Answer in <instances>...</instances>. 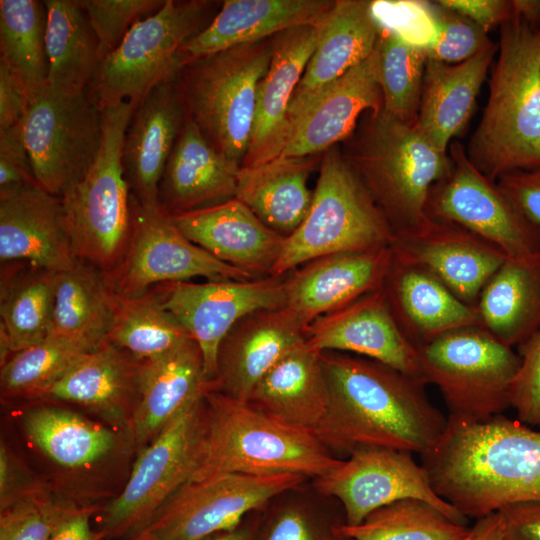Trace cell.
<instances>
[{"instance_id": "33", "label": "cell", "mask_w": 540, "mask_h": 540, "mask_svg": "<svg viewBox=\"0 0 540 540\" xmlns=\"http://www.w3.org/2000/svg\"><path fill=\"white\" fill-rule=\"evenodd\" d=\"M247 402L285 425L313 431L329 404L321 352L305 340L260 379Z\"/></svg>"}, {"instance_id": "55", "label": "cell", "mask_w": 540, "mask_h": 540, "mask_svg": "<svg viewBox=\"0 0 540 540\" xmlns=\"http://www.w3.org/2000/svg\"><path fill=\"white\" fill-rule=\"evenodd\" d=\"M31 103L23 82L0 62V130L19 124Z\"/></svg>"}, {"instance_id": "5", "label": "cell", "mask_w": 540, "mask_h": 540, "mask_svg": "<svg viewBox=\"0 0 540 540\" xmlns=\"http://www.w3.org/2000/svg\"><path fill=\"white\" fill-rule=\"evenodd\" d=\"M347 161L382 210L395 235L425 223L432 188L449 176L453 163L414 124L383 108L369 112Z\"/></svg>"}, {"instance_id": "15", "label": "cell", "mask_w": 540, "mask_h": 540, "mask_svg": "<svg viewBox=\"0 0 540 540\" xmlns=\"http://www.w3.org/2000/svg\"><path fill=\"white\" fill-rule=\"evenodd\" d=\"M131 204L132 234L127 252L118 268L106 276L117 294L138 297L156 285L197 276L208 280L256 279L191 242L161 208H144L132 195Z\"/></svg>"}, {"instance_id": "37", "label": "cell", "mask_w": 540, "mask_h": 540, "mask_svg": "<svg viewBox=\"0 0 540 540\" xmlns=\"http://www.w3.org/2000/svg\"><path fill=\"white\" fill-rule=\"evenodd\" d=\"M312 162L308 157H277L254 167H241L236 198L270 229L291 235L305 219L312 194L307 178Z\"/></svg>"}, {"instance_id": "24", "label": "cell", "mask_w": 540, "mask_h": 540, "mask_svg": "<svg viewBox=\"0 0 540 540\" xmlns=\"http://www.w3.org/2000/svg\"><path fill=\"white\" fill-rule=\"evenodd\" d=\"M170 218L191 242L255 278L269 276L285 240L236 197Z\"/></svg>"}, {"instance_id": "1", "label": "cell", "mask_w": 540, "mask_h": 540, "mask_svg": "<svg viewBox=\"0 0 540 540\" xmlns=\"http://www.w3.org/2000/svg\"><path fill=\"white\" fill-rule=\"evenodd\" d=\"M321 360L329 404L312 432L332 452L385 447L421 455L441 438L448 418L422 380L358 355L321 352Z\"/></svg>"}, {"instance_id": "13", "label": "cell", "mask_w": 540, "mask_h": 540, "mask_svg": "<svg viewBox=\"0 0 540 540\" xmlns=\"http://www.w3.org/2000/svg\"><path fill=\"white\" fill-rule=\"evenodd\" d=\"M298 474L224 473L188 481L134 537L136 540H203L240 525L244 517L299 487Z\"/></svg>"}, {"instance_id": "35", "label": "cell", "mask_w": 540, "mask_h": 540, "mask_svg": "<svg viewBox=\"0 0 540 540\" xmlns=\"http://www.w3.org/2000/svg\"><path fill=\"white\" fill-rule=\"evenodd\" d=\"M1 363L48 337L59 272L25 261L1 263Z\"/></svg>"}, {"instance_id": "60", "label": "cell", "mask_w": 540, "mask_h": 540, "mask_svg": "<svg viewBox=\"0 0 540 540\" xmlns=\"http://www.w3.org/2000/svg\"><path fill=\"white\" fill-rule=\"evenodd\" d=\"M513 14L532 25H540V0H511Z\"/></svg>"}, {"instance_id": "6", "label": "cell", "mask_w": 540, "mask_h": 540, "mask_svg": "<svg viewBox=\"0 0 540 540\" xmlns=\"http://www.w3.org/2000/svg\"><path fill=\"white\" fill-rule=\"evenodd\" d=\"M137 106L130 101L102 112L96 158L60 196L74 256L106 276L123 261L132 234L131 190L123 165L125 134Z\"/></svg>"}, {"instance_id": "14", "label": "cell", "mask_w": 540, "mask_h": 540, "mask_svg": "<svg viewBox=\"0 0 540 540\" xmlns=\"http://www.w3.org/2000/svg\"><path fill=\"white\" fill-rule=\"evenodd\" d=\"M452 171L431 190L428 217L454 222L501 249L509 258L540 251V226L528 220L497 181L481 173L459 141L450 143Z\"/></svg>"}, {"instance_id": "31", "label": "cell", "mask_w": 540, "mask_h": 540, "mask_svg": "<svg viewBox=\"0 0 540 540\" xmlns=\"http://www.w3.org/2000/svg\"><path fill=\"white\" fill-rule=\"evenodd\" d=\"M382 290L398 326L417 349L447 332L481 326L477 307L461 301L430 272L394 257Z\"/></svg>"}, {"instance_id": "40", "label": "cell", "mask_w": 540, "mask_h": 540, "mask_svg": "<svg viewBox=\"0 0 540 540\" xmlns=\"http://www.w3.org/2000/svg\"><path fill=\"white\" fill-rule=\"evenodd\" d=\"M23 424L32 442L66 468L91 466L105 458L116 444V436L109 429L54 406L29 411Z\"/></svg>"}, {"instance_id": "16", "label": "cell", "mask_w": 540, "mask_h": 540, "mask_svg": "<svg viewBox=\"0 0 540 540\" xmlns=\"http://www.w3.org/2000/svg\"><path fill=\"white\" fill-rule=\"evenodd\" d=\"M315 487L342 504L344 523L350 526L360 524L374 510L403 499L425 501L457 523L468 522L435 492L428 472L408 451L359 447L337 468L316 478Z\"/></svg>"}, {"instance_id": "52", "label": "cell", "mask_w": 540, "mask_h": 540, "mask_svg": "<svg viewBox=\"0 0 540 540\" xmlns=\"http://www.w3.org/2000/svg\"><path fill=\"white\" fill-rule=\"evenodd\" d=\"M36 182L24 142L21 122L0 130V191Z\"/></svg>"}, {"instance_id": "12", "label": "cell", "mask_w": 540, "mask_h": 540, "mask_svg": "<svg viewBox=\"0 0 540 540\" xmlns=\"http://www.w3.org/2000/svg\"><path fill=\"white\" fill-rule=\"evenodd\" d=\"M36 182L60 197L96 158L102 140V112L88 91L68 94L45 85L21 121Z\"/></svg>"}, {"instance_id": "10", "label": "cell", "mask_w": 540, "mask_h": 540, "mask_svg": "<svg viewBox=\"0 0 540 540\" xmlns=\"http://www.w3.org/2000/svg\"><path fill=\"white\" fill-rule=\"evenodd\" d=\"M208 2L165 0L134 24L100 64L87 91L100 110L130 101L136 106L182 68L183 45L204 29Z\"/></svg>"}, {"instance_id": "29", "label": "cell", "mask_w": 540, "mask_h": 540, "mask_svg": "<svg viewBox=\"0 0 540 540\" xmlns=\"http://www.w3.org/2000/svg\"><path fill=\"white\" fill-rule=\"evenodd\" d=\"M212 388L216 383L207 380L202 353L192 338L166 354L142 360L138 400L131 415L135 441L149 444Z\"/></svg>"}, {"instance_id": "21", "label": "cell", "mask_w": 540, "mask_h": 540, "mask_svg": "<svg viewBox=\"0 0 540 540\" xmlns=\"http://www.w3.org/2000/svg\"><path fill=\"white\" fill-rule=\"evenodd\" d=\"M0 260L54 272L74 265L60 197L37 182L0 191Z\"/></svg>"}, {"instance_id": "34", "label": "cell", "mask_w": 540, "mask_h": 540, "mask_svg": "<svg viewBox=\"0 0 540 540\" xmlns=\"http://www.w3.org/2000/svg\"><path fill=\"white\" fill-rule=\"evenodd\" d=\"M140 365V360L105 340L39 398L82 405L119 419L136 406Z\"/></svg>"}, {"instance_id": "30", "label": "cell", "mask_w": 540, "mask_h": 540, "mask_svg": "<svg viewBox=\"0 0 540 540\" xmlns=\"http://www.w3.org/2000/svg\"><path fill=\"white\" fill-rule=\"evenodd\" d=\"M239 170L187 118L159 184L160 208L173 216L235 198Z\"/></svg>"}, {"instance_id": "19", "label": "cell", "mask_w": 540, "mask_h": 540, "mask_svg": "<svg viewBox=\"0 0 540 540\" xmlns=\"http://www.w3.org/2000/svg\"><path fill=\"white\" fill-rule=\"evenodd\" d=\"M392 258L387 246L309 261L286 274L284 308L306 329L316 319L381 290Z\"/></svg>"}, {"instance_id": "61", "label": "cell", "mask_w": 540, "mask_h": 540, "mask_svg": "<svg viewBox=\"0 0 540 540\" xmlns=\"http://www.w3.org/2000/svg\"><path fill=\"white\" fill-rule=\"evenodd\" d=\"M255 526L241 523L237 527L212 534L203 540H254Z\"/></svg>"}, {"instance_id": "28", "label": "cell", "mask_w": 540, "mask_h": 540, "mask_svg": "<svg viewBox=\"0 0 540 540\" xmlns=\"http://www.w3.org/2000/svg\"><path fill=\"white\" fill-rule=\"evenodd\" d=\"M335 1L227 0L213 20L181 49L182 68L194 61L299 26H318ZM181 68V69H182Z\"/></svg>"}, {"instance_id": "48", "label": "cell", "mask_w": 540, "mask_h": 540, "mask_svg": "<svg viewBox=\"0 0 540 540\" xmlns=\"http://www.w3.org/2000/svg\"><path fill=\"white\" fill-rule=\"evenodd\" d=\"M437 24V40L426 50L427 57L446 64H459L494 42L488 33L467 17L432 1Z\"/></svg>"}, {"instance_id": "46", "label": "cell", "mask_w": 540, "mask_h": 540, "mask_svg": "<svg viewBox=\"0 0 540 540\" xmlns=\"http://www.w3.org/2000/svg\"><path fill=\"white\" fill-rule=\"evenodd\" d=\"M74 508L59 503L39 487H31L1 508L0 540H51Z\"/></svg>"}, {"instance_id": "18", "label": "cell", "mask_w": 540, "mask_h": 540, "mask_svg": "<svg viewBox=\"0 0 540 540\" xmlns=\"http://www.w3.org/2000/svg\"><path fill=\"white\" fill-rule=\"evenodd\" d=\"M390 248L394 259L425 269L474 307L507 259L501 249L466 228L430 217L416 229L395 235Z\"/></svg>"}, {"instance_id": "43", "label": "cell", "mask_w": 540, "mask_h": 540, "mask_svg": "<svg viewBox=\"0 0 540 540\" xmlns=\"http://www.w3.org/2000/svg\"><path fill=\"white\" fill-rule=\"evenodd\" d=\"M103 342L48 336L40 343L12 354L1 363L2 396L39 398L47 388Z\"/></svg>"}, {"instance_id": "26", "label": "cell", "mask_w": 540, "mask_h": 540, "mask_svg": "<svg viewBox=\"0 0 540 540\" xmlns=\"http://www.w3.org/2000/svg\"><path fill=\"white\" fill-rule=\"evenodd\" d=\"M319 25L288 29L272 44L270 65L257 89L254 126L242 167L267 163L284 150L291 101L315 49Z\"/></svg>"}, {"instance_id": "62", "label": "cell", "mask_w": 540, "mask_h": 540, "mask_svg": "<svg viewBox=\"0 0 540 540\" xmlns=\"http://www.w3.org/2000/svg\"><path fill=\"white\" fill-rule=\"evenodd\" d=\"M130 540H136V539L131 538Z\"/></svg>"}, {"instance_id": "27", "label": "cell", "mask_w": 540, "mask_h": 540, "mask_svg": "<svg viewBox=\"0 0 540 540\" xmlns=\"http://www.w3.org/2000/svg\"><path fill=\"white\" fill-rule=\"evenodd\" d=\"M383 108L376 50L342 75L304 111L279 157H308L348 138L365 111Z\"/></svg>"}, {"instance_id": "22", "label": "cell", "mask_w": 540, "mask_h": 540, "mask_svg": "<svg viewBox=\"0 0 540 540\" xmlns=\"http://www.w3.org/2000/svg\"><path fill=\"white\" fill-rule=\"evenodd\" d=\"M187 118L176 76L156 85L133 112L123 165L131 195L144 208H160L159 184Z\"/></svg>"}, {"instance_id": "39", "label": "cell", "mask_w": 540, "mask_h": 540, "mask_svg": "<svg viewBox=\"0 0 540 540\" xmlns=\"http://www.w3.org/2000/svg\"><path fill=\"white\" fill-rule=\"evenodd\" d=\"M117 294L94 265L76 260L59 272L48 336L103 342L114 323Z\"/></svg>"}, {"instance_id": "56", "label": "cell", "mask_w": 540, "mask_h": 540, "mask_svg": "<svg viewBox=\"0 0 540 540\" xmlns=\"http://www.w3.org/2000/svg\"><path fill=\"white\" fill-rule=\"evenodd\" d=\"M439 2L467 17L487 33L501 26L513 14L510 0H439Z\"/></svg>"}, {"instance_id": "59", "label": "cell", "mask_w": 540, "mask_h": 540, "mask_svg": "<svg viewBox=\"0 0 540 540\" xmlns=\"http://www.w3.org/2000/svg\"><path fill=\"white\" fill-rule=\"evenodd\" d=\"M503 520L498 511L476 519L462 540H502Z\"/></svg>"}, {"instance_id": "53", "label": "cell", "mask_w": 540, "mask_h": 540, "mask_svg": "<svg viewBox=\"0 0 540 540\" xmlns=\"http://www.w3.org/2000/svg\"><path fill=\"white\" fill-rule=\"evenodd\" d=\"M497 183L519 211L540 226V170L510 172Z\"/></svg>"}, {"instance_id": "9", "label": "cell", "mask_w": 540, "mask_h": 540, "mask_svg": "<svg viewBox=\"0 0 540 540\" xmlns=\"http://www.w3.org/2000/svg\"><path fill=\"white\" fill-rule=\"evenodd\" d=\"M422 378L438 387L449 418L481 422L510 406L518 353L481 326L447 332L418 348Z\"/></svg>"}, {"instance_id": "25", "label": "cell", "mask_w": 540, "mask_h": 540, "mask_svg": "<svg viewBox=\"0 0 540 540\" xmlns=\"http://www.w3.org/2000/svg\"><path fill=\"white\" fill-rule=\"evenodd\" d=\"M305 340V327L284 307L248 314L220 343L216 389L247 401L260 379Z\"/></svg>"}, {"instance_id": "42", "label": "cell", "mask_w": 540, "mask_h": 540, "mask_svg": "<svg viewBox=\"0 0 540 540\" xmlns=\"http://www.w3.org/2000/svg\"><path fill=\"white\" fill-rule=\"evenodd\" d=\"M45 25L44 2L0 1V62L23 82L31 99L48 77Z\"/></svg>"}, {"instance_id": "45", "label": "cell", "mask_w": 540, "mask_h": 540, "mask_svg": "<svg viewBox=\"0 0 540 540\" xmlns=\"http://www.w3.org/2000/svg\"><path fill=\"white\" fill-rule=\"evenodd\" d=\"M375 50L383 110L414 124L421 101L426 50L382 28Z\"/></svg>"}, {"instance_id": "54", "label": "cell", "mask_w": 540, "mask_h": 540, "mask_svg": "<svg viewBox=\"0 0 540 540\" xmlns=\"http://www.w3.org/2000/svg\"><path fill=\"white\" fill-rule=\"evenodd\" d=\"M497 511L503 520L502 540H540V500L511 503Z\"/></svg>"}, {"instance_id": "38", "label": "cell", "mask_w": 540, "mask_h": 540, "mask_svg": "<svg viewBox=\"0 0 540 540\" xmlns=\"http://www.w3.org/2000/svg\"><path fill=\"white\" fill-rule=\"evenodd\" d=\"M46 85L62 93L87 91L99 66L98 41L78 0H46Z\"/></svg>"}, {"instance_id": "51", "label": "cell", "mask_w": 540, "mask_h": 540, "mask_svg": "<svg viewBox=\"0 0 540 540\" xmlns=\"http://www.w3.org/2000/svg\"><path fill=\"white\" fill-rule=\"evenodd\" d=\"M257 540H347L338 535L336 527L326 528L301 503L278 507L266 522Z\"/></svg>"}, {"instance_id": "20", "label": "cell", "mask_w": 540, "mask_h": 540, "mask_svg": "<svg viewBox=\"0 0 540 540\" xmlns=\"http://www.w3.org/2000/svg\"><path fill=\"white\" fill-rule=\"evenodd\" d=\"M305 336L319 352H350L425 382L418 349L398 326L382 289L316 319Z\"/></svg>"}, {"instance_id": "47", "label": "cell", "mask_w": 540, "mask_h": 540, "mask_svg": "<svg viewBox=\"0 0 540 540\" xmlns=\"http://www.w3.org/2000/svg\"><path fill=\"white\" fill-rule=\"evenodd\" d=\"M162 0H80L98 41L101 62L120 44L130 28L158 11Z\"/></svg>"}, {"instance_id": "23", "label": "cell", "mask_w": 540, "mask_h": 540, "mask_svg": "<svg viewBox=\"0 0 540 540\" xmlns=\"http://www.w3.org/2000/svg\"><path fill=\"white\" fill-rule=\"evenodd\" d=\"M380 31L372 1H335L319 25L315 49L294 92L288 113L289 136L304 111L328 86L374 52Z\"/></svg>"}, {"instance_id": "8", "label": "cell", "mask_w": 540, "mask_h": 540, "mask_svg": "<svg viewBox=\"0 0 540 540\" xmlns=\"http://www.w3.org/2000/svg\"><path fill=\"white\" fill-rule=\"evenodd\" d=\"M271 55L272 44L239 45L191 62L176 75L188 118L239 168L249 149L257 89Z\"/></svg>"}, {"instance_id": "4", "label": "cell", "mask_w": 540, "mask_h": 540, "mask_svg": "<svg viewBox=\"0 0 540 540\" xmlns=\"http://www.w3.org/2000/svg\"><path fill=\"white\" fill-rule=\"evenodd\" d=\"M197 463L189 481L224 473L321 477L343 460L309 430L285 425L212 388L205 394Z\"/></svg>"}, {"instance_id": "17", "label": "cell", "mask_w": 540, "mask_h": 540, "mask_svg": "<svg viewBox=\"0 0 540 540\" xmlns=\"http://www.w3.org/2000/svg\"><path fill=\"white\" fill-rule=\"evenodd\" d=\"M163 305L197 343L209 382L217 378L220 343L243 317L285 304V277L220 279L157 285Z\"/></svg>"}, {"instance_id": "58", "label": "cell", "mask_w": 540, "mask_h": 540, "mask_svg": "<svg viewBox=\"0 0 540 540\" xmlns=\"http://www.w3.org/2000/svg\"><path fill=\"white\" fill-rule=\"evenodd\" d=\"M91 509L74 508L58 525L51 540H101L90 525Z\"/></svg>"}, {"instance_id": "50", "label": "cell", "mask_w": 540, "mask_h": 540, "mask_svg": "<svg viewBox=\"0 0 540 540\" xmlns=\"http://www.w3.org/2000/svg\"><path fill=\"white\" fill-rule=\"evenodd\" d=\"M521 364L510 390L517 420L540 428V328L518 346Z\"/></svg>"}, {"instance_id": "41", "label": "cell", "mask_w": 540, "mask_h": 540, "mask_svg": "<svg viewBox=\"0 0 540 540\" xmlns=\"http://www.w3.org/2000/svg\"><path fill=\"white\" fill-rule=\"evenodd\" d=\"M190 338L163 305L157 285L138 297L117 294L116 315L106 340L137 360L159 357Z\"/></svg>"}, {"instance_id": "44", "label": "cell", "mask_w": 540, "mask_h": 540, "mask_svg": "<svg viewBox=\"0 0 540 540\" xmlns=\"http://www.w3.org/2000/svg\"><path fill=\"white\" fill-rule=\"evenodd\" d=\"M469 528L418 499L395 501L374 510L358 525L336 527L347 540H462Z\"/></svg>"}, {"instance_id": "57", "label": "cell", "mask_w": 540, "mask_h": 540, "mask_svg": "<svg viewBox=\"0 0 540 540\" xmlns=\"http://www.w3.org/2000/svg\"><path fill=\"white\" fill-rule=\"evenodd\" d=\"M19 467L13 460L7 447H0V506L4 508L22 493L30 489L21 480Z\"/></svg>"}, {"instance_id": "11", "label": "cell", "mask_w": 540, "mask_h": 540, "mask_svg": "<svg viewBox=\"0 0 540 540\" xmlns=\"http://www.w3.org/2000/svg\"><path fill=\"white\" fill-rule=\"evenodd\" d=\"M204 398L176 416L139 454L123 491L103 511L101 540L138 534L196 468Z\"/></svg>"}, {"instance_id": "3", "label": "cell", "mask_w": 540, "mask_h": 540, "mask_svg": "<svg viewBox=\"0 0 540 540\" xmlns=\"http://www.w3.org/2000/svg\"><path fill=\"white\" fill-rule=\"evenodd\" d=\"M498 45L488 101L466 149L493 181L540 170V25L512 14L500 26Z\"/></svg>"}, {"instance_id": "49", "label": "cell", "mask_w": 540, "mask_h": 540, "mask_svg": "<svg viewBox=\"0 0 540 540\" xmlns=\"http://www.w3.org/2000/svg\"><path fill=\"white\" fill-rule=\"evenodd\" d=\"M372 12L382 29L406 42L430 49L437 40V24L430 1H372Z\"/></svg>"}, {"instance_id": "2", "label": "cell", "mask_w": 540, "mask_h": 540, "mask_svg": "<svg viewBox=\"0 0 540 540\" xmlns=\"http://www.w3.org/2000/svg\"><path fill=\"white\" fill-rule=\"evenodd\" d=\"M420 455L435 492L467 519L540 500V431L503 414L481 422L447 417Z\"/></svg>"}, {"instance_id": "32", "label": "cell", "mask_w": 540, "mask_h": 540, "mask_svg": "<svg viewBox=\"0 0 540 540\" xmlns=\"http://www.w3.org/2000/svg\"><path fill=\"white\" fill-rule=\"evenodd\" d=\"M499 45L493 43L459 64L426 60L415 128L442 151L469 123L476 98Z\"/></svg>"}, {"instance_id": "36", "label": "cell", "mask_w": 540, "mask_h": 540, "mask_svg": "<svg viewBox=\"0 0 540 540\" xmlns=\"http://www.w3.org/2000/svg\"><path fill=\"white\" fill-rule=\"evenodd\" d=\"M481 326L503 344L519 346L540 328V251L509 258L485 284Z\"/></svg>"}, {"instance_id": "7", "label": "cell", "mask_w": 540, "mask_h": 540, "mask_svg": "<svg viewBox=\"0 0 540 540\" xmlns=\"http://www.w3.org/2000/svg\"><path fill=\"white\" fill-rule=\"evenodd\" d=\"M395 237L388 220L353 167L331 150L321 164L310 209L285 237L269 276L281 277L314 259L390 246Z\"/></svg>"}]
</instances>
